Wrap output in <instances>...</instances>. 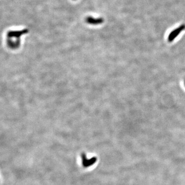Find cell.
I'll return each instance as SVG.
<instances>
[{
	"instance_id": "4",
	"label": "cell",
	"mask_w": 185,
	"mask_h": 185,
	"mask_svg": "<svg viewBox=\"0 0 185 185\" xmlns=\"http://www.w3.org/2000/svg\"><path fill=\"white\" fill-rule=\"evenodd\" d=\"M184 84H185V81H184Z\"/></svg>"
},
{
	"instance_id": "3",
	"label": "cell",
	"mask_w": 185,
	"mask_h": 185,
	"mask_svg": "<svg viewBox=\"0 0 185 185\" xmlns=\"http://www.w3.org/2000/svg\"><path fill=\"white\" fill-rule=\"evenodd\" d=\"M86 22L91 24H99L104 22V19L102 18L95 19L91 16H88L86 19Z\"/></svg>"
},
{
	"instance_id": "1",
	"label": "cell",
	"mask_w": 185,
	"mask_h": 185,
	"mask_svg": "<svg viewBox=\"0 0 185 185\" xmlns=\"http://www.w3.org/2000/svg\"><path fill=\"white\" fill-rule=\"evenodd\" d=\"M185 29V24H181L176 29H174L173 31H172L170 34L168 36V40L170 42H171L181 34V32L184 31Z\"/></svg>"
},
{
	"instance_id": "2",
	"label": "cell",
	"mask_w": 185,
	"mask_h": 185,
	"mask_svg": "<svg viewBox=\"0 0 185 185\" xmlns=\"http://www.w3.org/2000/svg\"><path fill=\"white\" fill-rule=\"evenodd\" d=\"M81 157L82 163L84 167H90L91 166L93 165L94 163H95L97 161V159L96 157H93L91 159H88L86 157V155L84 154H82Z\"/></svg>"
}]
</instances>
